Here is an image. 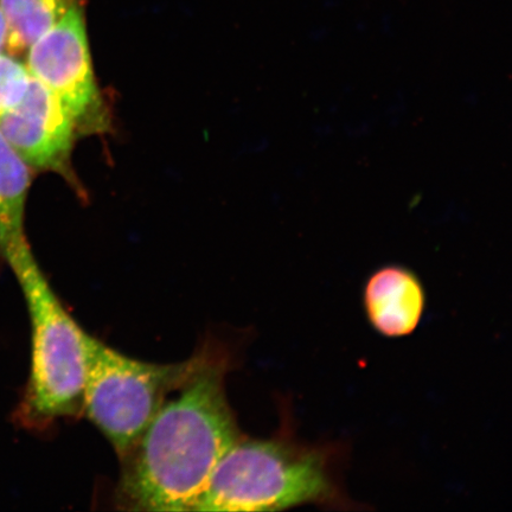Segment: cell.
<instances>
[{
  "label": "cell",
  "instance_id": "8992f818",
  "mask_svg": "<svg viewBox=\"0 0 512 512\" xmlns=\"http://www.w3.org/2000/svg\"><path fill=\"white\" fill-rule=\"evenodd\" d=\"M76 123L57 96L32 78L19 104L0 118V132L25 163L66 171Z\"/></svg>",
  "mask_w": 512,
  "mask_h": 512
},
{
  "label": "cell",
  "instance_id": "ba28073f",
  "mask_svg": "<svg viewBox=\"0 0 512 512\" xmlns=\"http://www.w3.org/2000/svg\"><path fill=\"white\" fill-rule=\"evenodd\" d=\"M30 185L28 164L0 132V254L29 245L24 234V208Z\"/></svg>",
  "mask_w": 512,
  "mask_h": 512
},
{
  "label": "cell",
  "instance_id": "3957f363",
  "mask_svg": "<svg viewBox=\"0 0 512 512\" xmlns=\"http://www.w3.org/2000/svg\"><path fill=\"white\" fill-rule=\"evenodd\" d=\"M5 260L22 287L31 320V371L23 418L32 425L46 426L61 418L80 416L88 334L64 309L29 245Z\"/></svg>",
  "mask_w": 512,
  "mask_h": 512
},
{
  "label": "cell",
  "instance_id": "6da1fadb",
  "mask_svg": "<svg viewBox=\"0 0 512 512\" xmlns=\"http://www.w3.org/2000/svg\"><path fill=\"white\" fill-rule=\"evenodd\" d=\"M227 360L200 361L128 450L115 495L128 511H194L217 464L241 437L226 393Z\"/></svg>",
  "mask_w": 512,
  "mask_h": 512
},
{
  "label": "cell",
  "instance_id": "7a4b0ae2",
  "mask_svg": "<svg viewBox=\"0 0 512 512\" xmlns=\"http://www.w3.org/2000/svg\"><path fill=\"white\" fill-rule=\"evenodd\" d=\"M341 454L332 445L293 437L286 416L277 437H241L224 453L194 511H280L300 505L348 504L338 479Z\"/></svg>",
  "mask_w": 512,
  "mask_h": 512
},
{
  "label": "cell",
  "instance_id": "277c9868",
  "mask_svg": "<svg viewBox=\"0 0 512 512\" xmlns=\"http://www.w3.org/2000/svg\"><path fill=\"white\" fill-rule=\"evenodd\" d=\"M83 412L121 458L149 426L169 395L188 379L201 352L190 360L158 364L136 360L88 334Z\"/></svg>",
  "mask_w": 512,
  "mask_h": 512
},
{
  "label": "cell",
  "instance_id": "5b68a950",
  "mask_svg": "<svg viewBox=\"0 0 512 512\" xmlns=\"http://www.w3.org/2000/svg\"><path fill=\"white\" fill-rule=\"evenodd\" d=\"M85 5L72 6L31 44L27 67L32 78L62 101L76 125L96 126L102 118V102L93 72Z\"/></svg>",
  "mask_w": 512,
  "mask_h": 512
},
{
  "label": "cell",
  "instance_id": "9c48e42d",
  "mask_svg": "<svg viewBox=\"0 0 512 512\" xmlns=\"http://www.w3.org/2000/svg\"><path fill=\"white\" fill-rule=\"evenodd\" d=\"M79 3H86V0H0L8 25L6 47L12 53L29 49Z\"/></svg>",
  "mask_w": 512,
  "mask_h": 512
},
{
  "label": "cell",
  "instance_id": "52a82bcc",
  "mask_svg": "<svg viewBox=\"0 0 512 512\" xmlns=\"http://www.w3.org/2000/svg\"><path fill=\"white\" fill-rule=\"evenodd\" d=\"M426 291L412 270L400 265L379 268L367 280L363 306L369 323L380 335H412L426 310Z\"/></svg>",
  "mask_w": 512,
  "mask_h": 512
},
{
  "label": "cell",
  "instance_id": "8fae6325",
  "mask_svg": "<svg viewBox=\"0 0 512 512\" xmlns=\"http://www.w3.org/2000/svg\"><path fill=\"white\" fill-rule=\"evenodd\" d=\"M6 40H8V25H6L3 11L0 9V53L6 47Z\"/></svg>",
  "mask_w": 512,
  "mask_h": 512
},
{
  "label": "cell",
  "instance_id": "30bf717a",
  "mask_svg": "<svg viewBox=\"0 0 512 512\" xmlns=\"http://www.w3.org/2000/svg\"><path fill=\"white\" fill-rule=\"evenodd\" d=\"M30 81L27 66L15 57L0 53V118L22 101Z\"/></svg>",
  "mask_w": 512,
  "mask_h": 512
}]
</instances>
